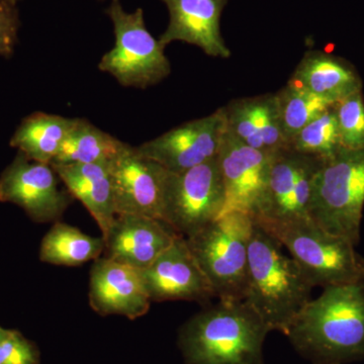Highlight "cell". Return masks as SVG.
Listing matches in <instances>:
<instances>
[{
	"mask_svg": "<svg viewBox=\"0 0 364 364\" xmlns=\"http://www.w3.org/2000/svg\"><path fill=\"white\" fill-rule=\"evenodd\" d=\"M59 176L51 164L33 161L18 151L0 176V202L23 208L33 221H59L73 196L59 188Z\"/></svg>",
	"mask_w": 364,
	"mask_h": 364,
	"instance_id": "10",
	"label": "cell"
},
{
	"mask_svg": "<svg viewBox=\"0 0 364 364\" xmlns=\"http://www.w3.org/2000/svg\"><path fill=\"white\" fill-rule=\"evenodd\" d=\"M341 147L364 149V98L363 90L334 105Z\"/></svg>",
	"mask_w": 364,
	"mask_h": 364,
	"instance_id": "26",
	"label": "cell"
},
{
	"mask_svg": "<svg viewBox=\"0 0 364 364\" xmlns=\"http://www.w3.org/2000/svg\"><path fill=\"white\" fill-rule=\"evenodd\" d=\"M223 109L227 131L241 142L270 153L289 148L275 95L239 98Z\"/></svg>",
	"mask_w": 364,
	"mask_h": 364,
	"instance_id": "18",
	"label": "cell"
},
{
	"mask_svg": "<svg viewBox=\"0 0 364 364\" xmlns=\"http://www.w3.org/2000/svg\"><path fill=\"white\" fill-rule=\"evenodd\" d=\"M151 301H191L208 303L214 291L189 250L186 238L179 235L156 260L139 270Z\"/></svg>",
	"mask_w": 364,
	"mask_h": 364,
	"instance_id": "14",
	"label": "cell"
},
{
	"mask_svg": "<svg viewBox=\"0 0 364 364\" xmlns=\"http://www.w3.org/2000/svg\"><path fill=\"white\" fill-rule=\"evenodd\" d=\"M104 251L102 237L90 236L77 228L57 221L43 238L39 257L49 264L73 267L97 260Z\"/></svg>",
	"mask_w": 364,
	"mask_h": 364,
	"instance_id": "22",
	"label": "cell"
},
{
	"mask_svg": "<svg viewBox=\"0 0 364 364\" xmlns=\"http://www.w3.org/2000/svg\"><path fill=\"white\" fill-rule=\"evenodd\" d=\"M117 215H136L161 220L167 170L124 143L109 162Z\"/></svg>",
	"mask_w": 364,
	"mask_h": 364,
	"instance_id": "13",
	"label": "cell"
},
{
	"mask_svg": "<svg viewBox=\"0 0 364 364\" xmlns=\"http://www.w3.org/2000/svg\"><path fill=\"white\" fill-rule=\"evenodd\" d=\"M21 0H0V56H13L21 28Z\"/></svg>",
	"mask_w": 364,
	"mask_h": 364,
	"instance_id": "28",
	"label": "cell"
},
{
	"mask_svg": "<svg viewBox=\"0 0 364 364\" xmlns=\"http://www.w3.org/2000/svg\"><path fill=\"white\" fill-rule=\"evenodd\" d=\"M289 82L335 105L363 90L358 72L344 61L324 52H308Z\"/></svg>",
	"mask_w": 364,
	"mask_h": 364,
	"instance_id": "20",
	"label": "cell"
},
{
	"mask_svg": "<svg viewBox=\"0 0 364 364\" xmlns=\"http://www.w3.org/2000/svg\"><path fill=\"white\" fill-rule=\"evenodd\" d=\"M289 148L323 159L333 156L341 148L334 105L291 136Z\"/></svg>",
	"mask_w": 364,
	"mask_h": 364,
	"instance_id": "25",
	"label": "cell"
},
{
	"mask_svg": "<svg viewBox=\"0 0 364 364\" xmlns=\"http://www.w3.org/2000/svg\"><path fill=\"white\" fill-rule=\"evenodd\" d=\"M60 181L74 198L83 203L107 236L117 217L114 189L109 165H52Z\"/></svg>",
	"mask_w": 364,
	"mask_h": 364,
	"instance_id": "19",
	"label": "cell"
},
{
	"mask_svg": "<svg viewBox=\"0 0 364 364\" xmlns=\"http://www.w3.org/2000/svg\"><path fill=\"white\" fill-rule=\"evenodd\" d=\"M124 145L87 119H76L51 165L105 164L117 156Z\"/></svg>",
	"mask_w": 364,
	"mask_h": 364,
	"instance_id": "23",
	"label": "cell"
},
{
	"mask_svg": "<svg viewBox=\"0 0 364 364\" xmlns=\"http://www.w3.org/2000/svg\"><path fill=\"white\" fill-rule=\"evenodd\" d=\"M114 26V46L98 69L111 74L124 87L147 88L171 72L165 47L148 31L142 9L127 13L121 0H111L105 11Z\"/></svg>",
	"mask_w": 364,
	"mask_h": 364,
	"instance_id": "7",
	"label": "cell"
},
{
	"mask_svg": "<svg viewBox=\"0 0 364 364\" xmlns=\"http://www.w3.org/2000/svg\"><path fill=\"white\" fill-rule=\"evenodd\" d=\"M40 351L21 332L9 330L0 342V364H40Z\"/></svg>",
	"mask_w": 364,
	"mask_h": 364,
	"instance_id": "27",
	"label": "cell"
},
{
	"mask_svg": "<svg viewBox=\"0 0 364 364\" xmlns=\"http://www.w3.org/2000/svg\"><path fill=\"white\" fill-rule=\"evenodd\" d=\"M263 228L289 251L314 287L342 286L364 279V257L356 245L328 233L310 219Z\"/></svg>",
	"mask_w": 364,
	"mask_h": 364,
	"instance_id": "6",
	"label": "cell"
},
{
	"mask_svg": "<svg viewBox=\"0 0 364 364\" xmlns=\"http://www.w3.org/2000/svg\"><path fill=\"white\" fill-rule=\"evenodd\" d=\"M275 97L287 142L304 127L334 105L291 82L275 93Z\"/></svg>",
	"mask_w": 364,
	"mask_h": 364,
	"instance_id": "24",
	"label": "cell"
},
{
	"mask_svg": "<svg viewBox=\"0 0 364 364\" xmlns=\"http://www.w3.org/2000/svg\"><path fill=\"white\" fill-rule=\"evenodd\" d=\"M179 235L161 220L117 215L105 240V257L143 270L152 264Z\"/></svg>",
	"mask_w": 364,
	"mask_h": 364,
	"instance_id": "16",
	"label": "cell"
},
{
	"mask_svg": "<svg viewBox=\"0 0 364 364\" xmlns=\"http://www.w3.org/2000/svg\"><path fill=\"white\" fill-rule=\"evenodd\" d=\"M322 160L289 148L275 152L264 207L254 221L263 227H272L309 219L311 186Z\"/></svg>",
	"mask_w": 364,
	"mask_h": 364,
	"instance_id": "11",
	"label": "cell"
},
{
	"mask_svg": "<svg viewBox=\"0 0 364 364\" xmlns=\"http://www.w3.org/2000/svg\"><path fill=\"white\" fill-rule=\"evenodd\" d=\"M224 205V184L217 157L183 172H167L161 221L184 238L217 220Z\"/></svg>",
	"mask_w": 364,
	"mask_h": 364,
	"instance_id": "8",
	"label": "cell"
},
{
	"mask_svg": "<svg viewBox=\"0 0 364 364\" xmlns=\"http://www.w3.org/2000/svg\"><path fill=\"white\" fill-rule=\"evenodd\" d=\"M273 154L254 149L226 131L217 156L225 189L221 215L241 212L254 220L259 217L267 200Z\"/></svg>",
	"mask_w": 364,
	"mask_h": 364,
	"instance_id": "9",
	"label": "cell"
},
{
	"mask_svg": "<svg viewBox=\"0 0 364 364\" xmlns=\"http://www.w3.org/2000/svg\"><path fill=\"white\" fill-rule=\"evenodd\" d=\"M272 332L244 301H220L179 330L184 364H265L263 344Z\"/></svg>",
	"mask_w": 364,
	"mask_h": 364,
	"instance_id": "2",
	"label": "cell"
},
{
	"mask_svg": "<svg viewBox=\"0 0 364 364\" xmlns=\"http://www.w3.org/2000/svg\"><path fill=\"white\" fill-rule=\"evenodd\" d=\"M227 131L224 109L193 119L143 143L136 149L169 172H183L218 156Z\"/></svg>",
	"mask_w": 364,
	"mask_h": 364,
	"instance_id": "12",
	"label": "cell"
},
{
	"mask_svg": "<svg viewBox=\"0 0 364 364\" xmlns=\"http://www.w3.org/2000/svg\"><path fill=\"white\" fill-rule=\"evenodd\" d=\"M286 336L313 364L364 358V279L323 289L299 313Z\"/></svg>",
	"mask_w": 364,
	"mask_h": 364,
	"instance_id": "1",
	"label": "cell"
},
{
	"mask_svg": "<svg viewBox=\"0 0 364 364\" xmlns=\"http://www.w3.org/2000/svg\"><path fill=\"white\" fill-rule=\"evenodd\" d=\"M313 289L298 263L284 252L282 243L254 221L243 301L272 331L287 335L294 321L312 299Z\"/></svg>",
	"mask_w": 364,
	"mask_h": 364,
	"instance_id": "3",
	"label": "cell"
},
{
	"mask_svg": "<svg viewBox=\"0 0 364 364\" xmlns=\"http://www.w3.org/2000/svg\"><path fill=\"white\" fill-rule=\"evenodd\" d=\"M254 219L228 213L186 238L189 250L220 301H243Z\"/></svg>",
	"mask_w": 364,
	"mask_h": 364,
	"instance_id": "5",
	"label": "cell"
},
{
	"mask_svg": "<svg viewBox=\"0 0 364 364\" xmlns=\"http://www.w3.org/2000/svg\"><path fill=\"white\" fill-rule=\"evenodd\" d=\"M75 123L76 119L33 112L21 121L11 146L33 161L51 164Z\"/></svg>",
	"mask_w": 364,
	"mask_h": 364,
	"instance_id": "21",
	"label": "cell"
},
{
	"mask_svg": "<svg viewBox=\"0 0 364 364\" xmlns=\"http://www.w3.org/2000/svg\"><path fill=\"white\" fill-rule=\"evenodd\" d=\"M90 305L100 316L135 320L149 311V294L139 270L109 258L95 260L90 274Z\"/></svg>",
	"mask_w": 364,
	"mask_h": 364,
	"instance_id": "15",
	"label": "cell"
},
{
	"mask_svg": "<svg viewBox=\"0 0 364 364\" xmlns=\"http://www.w3.org/2000/svg\"><path fill=\"white\" fill-rule=\"evenodd\" d=\"M169 13V23L159 42L188 43L208 56L227 59L231 51L221 33V16L229 0H161Z\"/></svg>",
	"mask_w": 364,
	"mask_h": 364,
	"instance_id": "17",
	"label": "cell"
},
{
	"mask_svg": "<svg viewBox=\"0 0 364 364\" xmlns=\"http://www.w3.org/2000/svg\"><path fill=\"white\" fill-rule=\"evenodd\" d=\"M9 329H4V328H2L1 326H0V342H1L2 340L6 338L7 334H9Z\"/></svg>",
	"mask_w": 364,
	"mask_h": 364,
	"instance_id": "29",
	"label": "cell"
},
{
	"mask_svg": "<svg viewBox=\"0 0 364 364\" xmlns=\"http://www.w3.org/2000/svg\"><path fill=\"white\" fill-rule=\"evenodd\" d=\"M364 208V149L341 147L313 177L309 219L358 246Z\"/></svg>",
	"mask_w": 364,
	"mask_h": 364,
	"instance_id": "4",
	"label": "cell"
}]
</instances>
